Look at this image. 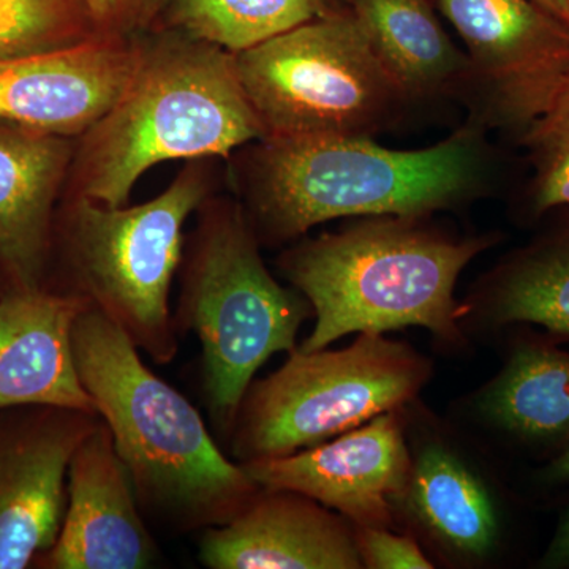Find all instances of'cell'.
<instances>
[{
  "label": "cell",
  "instance_id": "obj_1",
  "mask_svg": "<svg viewBox=\"0 0 569 569\" xmlns=\"http://www.w3.org/2000/svg\"><path fill=\"white\" fill-rule=\"evenodd\" d=\"M489 130L468 118L448 138L399 151L373 138H264L250 163L257 238L288 241L343 217H427L488 192L497 171Z\"/></svg>",
  "mask_w": 569,
  "mask_h": 569
},
{
  "label": "cell",
  "instance_id": "obj_2",
  "mask_svg": "<svg viewBox=\"0 0 569 569\" xmlns=\"http://www.w3.org/2000/svg\"><path fill=\"white\" fill-rule=\"evenodd\" d=\"M71 343L82 387L148 515L176 530L211 529L260 492L242 463L220 451L197 408L142 362L110 318L86 307Z\"/></svg>",
  "mask_w": 569,
  "mask_h": 569
},
{
  "label": "cell",
  "instance_id": "obj_3",
  "mask_svg": "<svg viewBox=\"0 0 569 569\" xmlns=\"http://www.w3.org/2000/svg\"><path fill=\"white\" fill-rule=\"evenodd\" d=\"M422 219L365 217L283 254L282 274L316 316L299 350H323L348 335H385L410 326L448 346L462 342L456 283L498 238H455Z\"/></svg>",
  "mask_w": 569,
  "mask_h": 569
},
{
  "label": "cell",
  "instance_id": "obj_4",
  "mask_svg": "<svg viewBox=\"0 0 569 569\" xmlns=\"http://www.w3.org/2000/svg\"><path fill=\"white\" fill-rule=\"evenodd\" d=\"M142 41L140 66L118 103L82 134L77 197L123 206L157 163L228 156L263 140L233 52L178 29Z\"/></svg>",
  "mask_w": 569,
  "mask_h": 569
},
{
  "label": "cell",
  "instance_id": "obj_5",
  "mask_svg": "<svg viewBox=\"0 0 569 569\" xmlns=\"http://www.w3.org/2000/svg\"><path fill=\"white\" fill-rule=\"evenodd\" d=\"M310 313L306 298L269 274L241 209L222 204L206 213L183 276L179 323L200 340L206 400L222 429L233 430L261 366L296 350Z\"/></svg>",
  "mask_w": 569,
  "mask_h": 569
},
{
  "label": "cell",
  "instance_id": "obj_6",
  "mask_svg": "<svg viewBox=\"0 0 569 569\" xmlns=\"http://www.w3.org/2000/svg\"><path fill=\"white\" fill-rule=\"evenodd\" d=\"M264 138H373L408 102L353 10L306 22L236 52Z\"/></svg>",
  "mask_w": 569,
  "mask_h": 569
},
{
  "label": "cell",
  "instance_id": "obj_7",
  "mask_svg": "<svg viewBox=\"0 0 569 569\" xmlns=\"http://www.w3.org/2000/svg\"><path fill=\"white\" fill-rule=\"evenodd\" d=\"M432 376L429 359L383 335L343 350L296 348L279 370L250 385L239 408L233 455L241 463L283 458L402 410Z\"/></svg>",
  "mask_w": 569,
  "mask_h": 569
},
{
  "label": "cell",
  "instance_id": "obj_8",
  "mask_svg": "<svg viewBox=\"0 0 569 569\" xmlns=\"http://www.w3.org/2000/svg\"><path fill=\"white\" fill-rule=\"evenodd\" d=\"M201 168H187L159 197L123 208L74 198L67 244L81 298L110 318L157 365L178 355L170 290L183 224L208 194Z\"/></svg>",
  "mask_w": 569,
  "mask_h": 569
},
{
  "label": "cell",
  "instance_id": "obj_9",
  "mask_svg": "<svg viewBox=\"0 0 569 569\" xmlns=\"http://www.w3.org/2000/svg\"><path fill=\"white\" fill-rule=\"evenodd\" d=\"M466 44L468 118L520 138L569 78V26L533 0H437Z\"/></svg>",
  "mask_w": 569,
  "mask_h": 569
},
{
  "label": "cell",
  "instance_id": "obj_10",
  "mask_svg": "<svg viewBox=\"0 0 569 569\" xmlns=\"http://www.w3.org/2000/svg\"><path fill=\"white\" fill-rule=\"evenodd\" d=\"M403 410L388 411L316 447L242 467L261 489L312 498L355 527L391 529L411 471Z\"/></svg>",
  "mask_w": 569,
  "mask_h": 569
},
{
  "label": "cell",
  "instance_id": "obj_11",
  "mask_svg": "<svg viewBox=\"0 0 569 569\" xmlns=\"http://www.w3.org/2000/svg\"><path fill=\"white\" fill-rule=\"evenodd\" d=\"M141 54V36H97L62 50L0 59V122L66 138L84 134L127 91Z\"/></svg>",
  "mask_w": 569,
  "mask_h": 569
},
{
  "label": "cell",
  "instance_id": "obj_12",
  "mask_svg": "<svg viewBox=\"0 0 569 569\" xmlns=\"http://www.w3.org/2000/svg\"><path fill=\"white\" fill-rule=\"evenodd\" d=\"M99 421V415L50 408L0 430V569H22L50 552L66 515L70 460Z\"/></svg>",
  "mask_w": 569,
  "mask_h": 569
},
{
  "label": "cell",
  "instance_id": "obj_13",
  "mask_svg": "<svg viewBox=\"0 0 569 569\" xmlns=\"http://www.w3.org/2000/svg\"><path fill=\"white\" fill-rule=\"evenodd\" d=\"M157 553L132 479L100 419L70 460L66 515L48 567L144 569Z\"/></svg>",
  "mask_w": 569,
  "mask_h": 569
},
{
  "label": "cell",
  "instance_id": "obj_14",
  "mask_svg": "<svg viewBox=\"0 0 569 569\" xmlns=\"http://www.w3.org/2000/svg\"><path fill=\"white\" fill-rule=\"evenodd\" d=\"M211 569H361L355 526L312 498L261 489L230 522L206 529Z\"/></svg>",
  "mask_w": 569,
  "mask_h": 569
},
{
  "label": "cell",
  "instance_id": "obj_15",
  "mask_svg": "<svg viewBox=\"0 0 569 569\" xmlns=\"http://www.w3.org/2000/svg\"><path fill=\"white\" fill-rule=\"evenodd\" d=\"M411 471L399 512L449 559L488 563L503 545L505 518L492 482L447 437L413 438Z\"/></svg>",
  "mask_w": 569,
  "mask_h": 569
},
{
  "label": "cell",
  "instance_id": "obj_16",
  "mask_svg": "<svg viewBox=\"0 0 569 569\" xmlns=\"http://www.w3.org/2000/svg\"><path fill=\"white\" fill-rule=\"evenodd\" d=\"M89 306L80 295L17 288L0 299V411L67 408L97 415L74 365L71 332Z\"/></svg>",
  "mask_w": 569,
  "mask_h": 569
},
{
  "label": "cell",
  "instance_id": "obj_17",
  "mask_svg": "<svg viewBox=\"0 0 569 569\" xmlns=\"http://www.w3.org/2000/svg\"><path fill=\"white\" fill-rule=\"evenodd\" d=\"M70 162L69 138L0 126V264L18 288H39L52 204Z\"/></svg>",
  "mask_w": 569,
  "mask_h": 569
},
{
  "label": "cell",
  "instance_id": "obj_18",
  "mask_svg": "<svg viewBox=\"0 0 569 569\" xmlns=\"http://www.w3.org/2000/svg\"><path fill=\"white\" fill-rule=\"evenodd\" d=\"M486 425L533 451L569 445V353L549 337L516 340L507 361L475 397Z\"/></svg>",
  "mask_w": 569,
  "mask_h": 569
},
{
  "label": "cell",
  "instance_id": "obj_19",
  "mask_svg": "<svg viewBox=\"0 0 569 569\" xmlns=\"http://www.w3.org/2000/svg\"><path fill=\"white\" fill-rule=\"evenodd\" d=\"M549 216L541 233L482 279L462 317L473 312L493 328L538 326L556 342L569 340V208Z\"/></svg>",
  "mask_w": 569,
  "mask_h": 569
},
{
  "label": "cell",
  "instance_id": "obj_20",
  "mask_svg": "<svg viewBox=\"0 0 569 569\" xmlns=\"http://www.w3.org/2000/svg\"><path fill=\"white\" fill-rule=\"evenodd\" d=\"M408 102L462 96L467 54L429 0H347Z\"/></svg>",
  "mask_w": 569,
  "mask_h": 569
},
{
  "label": "cell",
  "instance_id": "obj_21",
  "mask_svg": "<svg viewBox=\"0 0 569 569\" xmlns=\"http://www.w3.org/2000/svg\"><path fill=\"white\" fill-rule=\"evenodd\" d=\"M348 7L347 0H171L163 18L170 28L236 54Z\"/></svg>",
  "mask_w": 569,
  "mask_h": 569
},
{
  "label": "cell",
  "instance_id": "obj_22",
  "mask_svg": "<svg viewBox=\"0 0 569 569\" xmlns=\"http://www.w3.org/2000/svg\"><path fill=\"white\" fill-rule=\"evenodd\" d=\"M519 142L531 170L523 190L526 216L537 222L569 208V78Z\"/></svg>",
  "mask_w": 569,
  "mask_h": 569
},
{
  "label": "cell",
  "instance_id": "obj_23",
  "mask_svg": "<svg viewBox=\"0 0 569 569\" xmlns=\"http://www.w3.org/2000/svg\"><path fill=\"white\" fill-rule=\"evenodd\" d=\"M97 36L82 0H0V59L62 50Z\"/></svg>",
  "mask_w": 569,
  "mask_h": 569
},
{
  "label": "cell",
  "instance_id": "obj_24",
  "mask_svg": "<svg viewBox=\"0 0 569 569\" xmlns=\"http://www.w3.org/2000/svg\"><path fill=\"white\" fill-rule=\"evenodd\" d=\"M171 0H82L97 33L133 39L163 20Z\"/></svg>",
  "mask_w": 569,
  "mask_h": 569
},
{
  "label": "cell",
  "instance_id": "obj_25",
  "mask_svg": "<svg viewBox=\"0 0 569 569\" xmlns=\"http://www.w3.org/2000/svg\"><path fill=\"white\" fill-rule=\"evenodd\" d=\"M355 533L365 568H433L432 560L422 552L413 538L395 533L388 527H355Z\"/></svg>",
  "mask_w": 569,
  "mask_h": 569
},
{
  "label": "cell",
  "instance_id": "obj_26",
  "mask_svg": "<svg viewBox=\"0 0 569 569\" xmlns=\"http://www.w3.org/2000/svg\"><path fill=\"white\" fill-rule=\"evenodd\" d=\"M539 563L542 568L549 569L569 568V508L561 516L552 541L549 542L548 549H546V553Z\"/></svg>",
  "mask_w": 569,
  "mask_h": 569
},
{
  "label": "cell",
  "instance_id": "obj_27",
  "mask_svg": "<svg viewBox=\"0 0 569 569\" xmlns=\"http://www.w3.org/2000/svg\"><path fill=\"white\" fill-rule=\"evenodd\" d=\"M539 478L548 486L569 485V445L550 459L548 466L539 473Z\"/></svg>",
  "mask_w": 569,
  "mask_h": 569
},
{
  "label": "cell",
  "instance_id": "obj_28",
  "mask_svg": "<svg viewBox=\"0 0 569 569\" xmlns=\"http://www.w3.org/2000/svg\"><path fill=\"white\" fill-rule=\"evenodd\" d=\"M533 2L569 26V0H533Z\"/></svg>",
  "mask_w": 569,
  "mask_h": 569
}]
</instances>
